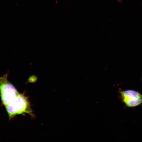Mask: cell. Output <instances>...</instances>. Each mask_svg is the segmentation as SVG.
Returning a JSON list of instances; mask_svg holds the SVG:
<instances>
[{
	"label": "cell",
	"mask_w": 142,
	"mask_h": 142,
	"mask_svg": "<svg viewBox=\"0 0 142 142\" xmlns=\"http://www.w3.org/2000/svg\"></svg>",
	"instance_id": "cell-5"
},
{
	"label": "cell",
	"mask_w": 142,
	"mask_h": 142,
	"mask_svg": "<svg viewBox=\"0 0 142 142\" xmlns=\"http://www.w3.org/2000/svg\"><path fill=\"white\" fill-rule=\"evenodd\" d=\"M8 73L0 77V94L2 104L5 106L13 101L18 93L14 86L8 80Z\"/></svg>",
	"instance_id": "cell-2"
},
{
	"label": "cell",
	"mask_w": 142,
	"mask_h": 142,
	"mask_svg": "<svg viewBox=\"0 0 142 142\" xmlns=\"http://www.w3.org/2000/svg\"><path fill=\"white\" fill-rule=\"evenodd\" d=\"M37 78L35 75H32L29 77L28 79V81L30 82H34L36 81Z\"/></svg>",
	"instance_id": "cell-4"
},
{
	"label": "cell",
	"mask_w": 142,
	"mask_h": 142,
	"mask_svg": "<svg viewBox=\"0 0 142 142\" xmlns=\"http://www.w3.org/2000/svg\"><path fill=\"white\" fill-rule=\"evenodd\" d=\"M120 93L123 102L128 107L136 106L142 103V95L138 92L129 90Z\"/></svg>",
	"instance_id": "cell-3"
},
{
	"label": "cell",
	"mask_w": 142,
	"mask_h": 142,
	"mask_svg": "<svg viewBox=\"0 0 142 142\" xmlns=\"http://www.w3.org/2000/svg\"><path fill=\"white\" fill-rule=\"evenodd\" d=\"M5 106L10 119L17 115L25 113L33 115L27 98L19 93L13 101Z\"/></svg>",
	"instance_id": "cell-1"
}]
</instances>
